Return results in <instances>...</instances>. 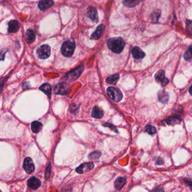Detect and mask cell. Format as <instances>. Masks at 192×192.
Here are the masks:
<instances>
[{"label":"cell","mask_w":192,"mask_h":192,"mask_svg":"<svg viewBox=\"0 0 192 192\" xmlns=\"http://www.w3.org/2000/svg\"><path fill=\"white\" fill-rule=\"evenodd\" d=\"M125 44L124 40L120 37H113L107 40L108 48L116 54H120L123 50Z\"/></svg>","instance_id":"6da1fadb"},{"label":"cell","mask_w":192,"mask_h":192,"mask_svg":"<svg viewBox=\"0 0 192 192\" xmlns=\"http://www.w3.org/2000/svg\"><path fill=\"white\" fill-rule=\"evenodd\" d=\"M76 43L74 41L68 40L64 42L61 47V53L65 57H71L74 53Z\"/></svg>","instance_id":"7a4b0ae2"},{"label":"cell","mask_w":192,"mask_h":192,"mask_svg":"<svg viewBox=\"0 0 192 192\" xmlns=\"http://www.w3.org/2000/svg\"><path fill=\"white\" fill-rule=\"evenodd\" d=\"M107 92L111 99L116 103L120 102L123 98L121 91L114 87H109L107 90Z\"/></svg>","instance_id":"3957f363"},{"label":"cell","mask_w":192,"mask_h":192,"mask_svg":"<svg viewBox=\"0 0 192 192\" xmlns=\"http://www.w3.org/2000/svg\"><path fill=\"white\" fill-rule=\"evenodd\" d=\"M71 87L70 84L65 82L57 84L54 88V92L57 94L67 95L70 92Z\"/></svg>","instance_id":"277c9868"},{"label":"cell","mask_w":192,"mask_h":192,"mask_svg":"<svg viewBox=\"0 0 192 192\" xmlns=\"http://www.w3.org/2000/svg\"><path fill=\"white\" fill-rule=\"evenodd\" d=\"M84 66L81 65L80 67L76 68L74 70L69 72L67 74H65V77L69 81H73L76 80L79 77L81 73L84 71Z\"/></svg>","instance_id":"5b68a950"},{"label":"cell","mask_w":192,"mask_h":192,"mask_svg":"<svg viewBox=\"0 0 192 192\" xmlns=\"http://www.w3.org/2000/svg\"><path fill=\"white\" fill-rule=\"evenodd\" d=\"M38 57L41 59H47L50 56V47L47 45L41 46L37 51Z\"/></svg>","instance_id":"8992f818"},{"label":"cell","mask_w":192,"mask_h":192,"mask_svg":"<svg viewBox=\"0 0 192 192\" xmlns=\"http://www.w3.org/2000/svg\"><path fill=\"white\" fill-rule=\"evenodd\" d=\"M155 81L161 84L162 86H165L169 83L168 78L165 77V73L162 70L158 71L155 75Z\"/></svg>","instance_id":"52a82bcc"},{"label":"cell","mask_w":192,"mask_h":192,"mask_svg":"<svg viewBox=\"0 0 192 192\" xmlns=\"http://www.w3.org/2000/svg\"><path fill=\"white\" fill-rule=\"evenodd\" d=\"M23 167L25 171L28 174H30L33 172L35 167L32 159L29 157H27L25 159L24 161Z\"/></svg>","instance_id":"ba28073f"},{"label":"cell","mask_w":192,"mask_h":192,"mask_svg":"<svg viewBox=\"0 0 192 192\" xmlns=\"http://www.w3.org/2000/svg\"><path fill=\"white\" fill-rule=\"evenodd\" d=\"M88 17L92 20L95 23H98L99 22L98 19V12L94 7L89 6L88 7L87 11Z\"/></svg>","instance_id":"9c48e42d"},{"label":"cell","mask_w":192,"mask_h":192,"mask_svg":"<svg viewBox=\"0 0 192 192\" xmlns=\"http://www.w3.org/2000/svg\"><path fill=\"white\" fill-rule=\"evenodd\" d=\"M94 164L91 162L85 163L78 167L76 169V171L78 174H83L84 172H88V171L91 170V169L94 168Z\"/></svg>","instance_id":"30bf717a"},{"label":"cell","mask_w":192,"mask_h":192,"mask_svg":"<svg viewBox=\"0 0 192 192\" xmlns=\"http://www.w3.org/2000/svg\"><path fill=\"white\" fill-rule=\"evenodd\" d=\"M27 184L30 189L36 190L40 188L41 186L40 180L36 177H32L28 180Z\"/></svg>","instance_id":"8fae6325"},{"label":"cell","mask_w":192,"mask_h":192,"mask_svg":"<svg viewBox=\"0 0 192 192\" xmlns=\"http://www.w3.org/2000/svg\"><path fill=\"white\" fill-rule=\"evenodd\" d=\"M104 25L103 24H100L96 28V30L92 34L91 36V39L98 40L100 38L103 33L104 30Z\"/></svg>","instance_id":"7c38bea8"},{"label":"cell","mask_w":192,"mask_h":192,"mask_svg":"<svg viewBox=\"0 0 192 192\" xmlns=\"http://www.w3.org/2000/svg\"><path fill=\"white\" fill-rule=\"evenodd\" d=\"M131 53L132 57L135 59H142L145 57V53L139 47L137 46L132 48Z\"/></svg>","instance_id":"4fadbf2b"},{"label":"cell","mask_w":192,"mask_h":192,"mask_svg":"<svg viewBox=\"0 0 192 192\" xmlns=\"http://www.w3.org/2000/svg\"><path fill=\"white\" fill-rule=\"evenodd\" d=\"M182 121V118L178 115H172L166 119L165 122L166 123L170 125H175L179 124Z\"/></svg>","instance_id":"5bb4252c"},{"label":"cell","mask_w":192,"mask_h":192,"mask_svg":"<svg viewBox=\"0 0 192 192\" xmlns=\"http://www.w3.org/2000/svg\"><path fill=\"white\" fill-rule=\"evenodd\" d=\"M54 4L53 0H41L38 3V7L41 10H47Z\"/></svg>","instance_id":"9a60e30c"},{"label":"cell","mask_w":192,"mask_h":192,"mask_svg":"<svg viewBox=\"0 0 192 192\" xmlns=\"http://www.w3.org/2000/svg\"><path fill=\"white\" fill-rule=\"evenodd\" d=\"M19 29V24L17 20H11L9 23L8 32L9 33H15Z\"/></svg>","instance_id":"2e32d148"},{"label":"cell","mask_w":192,"mask_h":192,"mask_svg":"<svg viewBox=\"0 0 192 192\" xmlns=\"http://www.w3.org/2000/svg\"><path fill=\"white\" fill-rule=\"evenodd\" d=\"M126 183V179L125 177H120L115 180V187L118 190H120Z\"/></svg>","instance_id":"e0dca14e"},{"label":"cell","mask_w":192,"mask_h":192,"mask_svg":"<svg viewBox=\"0 0 192 192\" xmlns=\"http://www.w3.org/2000/svg\"><path fill=\"white\" fill-rule=\"evenodd\" d=\"M159 101L161 103L165 104L169 101V94L165 90H160L158 93Z\"/></svg>","instance_id":"ac0fdd59"},{"label":"cell","mask_w":192,"mask_h":192,"mask_svg":"<svg viewBox=\"0 0 192 192\" xmlns=\"http://www.w3.org/2000/svg\"><path fill=\"white\" fill-rule=\"evenodd\" d=\"M104 116V112L97 106L94 107L92 111V117L95 118H101Z\"/></svg>","instance_id":"d6986e66"},{"label":"cell","mask_w":192,"mask_h":192,"mask_svg":"<svg viewBox=\"0 0 192 192\" xmlns=\"http://www.w3.org/2000/svg\"><path fill=\"white\" fill-rule=\"evenodd\" d=\"M142 1V0H124L122 3L125 6L132 8L139 5Z\"/></svg>","instance_id":"ffe728a7"},{"label":"cell","mask_w":192,"mask_h":192,"mask_svg":"<svg viewBox=\"0 0 192 192\" xmlns=\"http://www.w3.org/2000/svg\"><path fill=\"white\" fill-rule=\"evenodd\" d=\"M40 90L43 91L49 98H50L51 95V86L49 84H44L40 88Z\"/></svg>","instance_id":"44dd1931"},{"label":"cell","mask_w":192,"mask_h":192,"mask_svg":"<svg viewBox=\"0 0 192 192\" xmlns=\"http://www.w3.org/2000/svg\"><path fill=\"white\" fill-rule=\"evenodd\" d=\"M42 127V124L38 121H34L31 124V127L32 131L34 133H38L40 131Z\"/></svg>","instance_id":"7402d4cb"},{"label":"cell","mask_w":192,"mask_h":192,"mask_svg":"<svg viewBox=\"0 0 192 192\" xmlns=\"http://www.w3.org/2000/svg\"><path fill=\"white\" fill-rule=\"evenodd\" d=\"M36 38V35L34 33L33 31L31 29L27 30L26 33V40L27 42L32 43L33 42Z\"/></svg>","instance_id":"603a6c76"},{"label":"cell","mask_w":192,"mask_h":192,"mask_svg":"<svg viewBox=\"0 0 192 192\" xmlns=\"http://www.w3.org/2000/svg\"><path fill=\"white\" fill-rule=\"evenodd\" d=\"M119 78H120L119 74H113V75H112V76H109V77L106 80V82H107L108 84H116L117 83Z\"/></svg>","instance_id":"cb8c5ba5"},{"label":"cell","mask_w":192,"mask_h":192,"mask_svg":"<svg viewBox=\"0 0 192 192\" xmlns=\"http://www.w3.org/2000/svg\"><path fill=\"white\" fill-rule=\"evenodd\" d=\"M161 11L159 10H156L152 13L151 15V21L153 23H156L158 22L159 17L161 16Z\"/></svg>","instance_id":"d4e9b609"},{"label":"cell","mask_w":192,"mask_h":192,"mask_svg":"<svg viewBox=\"0 0 192 192\" xmlns=\"http://www.w3.org/2000/svg\"><path fill=\"white\" fill-rule=\"evenodd\" d=\"M145 131L150 135H153L156 132V128L155 126L152 125H147L145 127Z\"/></svg>","instance_id":"484cf974"},{"label":"cell","mask_w":192,"mask_h":192,"mask_svg":"<svg viewBox=\"0 0 192 192\" xmlns=\"http://www.w3.org/2000/svg\"><path fill=\"white\" fill-rule=\"evenodd\" d=\"M184 58L186 61H190L192 59V46H190L189 49L186 51L184 55Z\"/></svg>","instance_id":"4316f807"},{"label":"cell","mask_w":192,"mask_h":192,"mask_svg":"<svg viewBox=\"0 0 192 192\" xmlns=\"http://www.w3.org/2000/svg\"><path fill=\"white\" fill-rule=\"evenodd\" d=\"M100 155H101L100 152L96 151V152L91 153V154L88 155V157L90 159H97L100 157Z\"/></svg>","instance_id":"83f0119b"},{"label":"cell","mask_w":192,"mask_h":192,"mask_svg":"<svg viewBox=\"0 0 192 192\" xmlns=\"http://www.w3.org/2000/svg\"><path fill=\"white\" fill-rule=\"evenodd\" d=\"M103 126H105V127H108L111 128L112 130H113L115 131V132H118V131H117V128H116L115 126H114L113 125H112V124L108 123H103Z\"/></svg>","instance_id":"f1b7e54d"},{"label":"cell","mask_w":192,"mask_h":192,"mask_svg":"<svg viewBox=\"0 0 192 192\" xmlns=\"http://www.w3.org/2000/svg\"><path fill=\"white\" fill-rule=\"evenodd\" d=\"M7 51V50H2L0 51V61L4 60L5 56V54L6 53Z\"/></svg>","instance_id":"f546056e"},{"label":"cell","mask_w":192,"mask_h":192,"mask_svg":"<svg viewBox=\"0 0 192 192\" xmlns=\"http://www.w3.org/2000/svg\"><path fill=\"white\" fill-rule=\"evenodd\" d=\"M163 163V161L161 158H159L158 160L156 161V164L157 165H162Z\"/></svg>","instance_id":"4dcf8cb0"},{"label":"cell","mask_w":192,"mask_h":192,"mask_svg":"<svg viewBox=\"0 0 192 192\" xmlns=\"http://www.w3.org/2000/svg\"><path fill=\"white\" fill-rule=\"evenodd\" d=\"M191 89H192V87L190 86V88H189V93H190V94H192V92H191Z\"/></svg>","instance_id":"1f68e13d"}]
</instances>
